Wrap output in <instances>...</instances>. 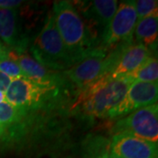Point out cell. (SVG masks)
<instances>
[{
  "label": "cell",
  "instance_id": "obj_3",
  "mask_svg": "<svg viewBox=\"0 0 158 158\" xmlns=\"http://www.w3.org/2000/svg\"><path fill=\"white\" fill-rule=\"evenodd\" d=\"M33 58L51 70H67L77 63L57 31L52 11L31 47Z\"/></svg>",
  "mask_w": 158,
  "mask_h": 158
},
{
  "label": "cell",
  "instance_id": "obj_11",
  "mask_svg": "<svg viewBox=\"0 0 158 158\" xmlns=\"http://www.w3.org/2000/svg\"><path fill=\"white\" fill-rule=\"evenodd\" d=\"M150 55L149 48L140 43L127 44L111 71L113 77H127L141 66Z\"/></svg>",
  "mask_w": 158,
  "mask_h": 158
},
{
  "label": "cell",
  "instance_id": "obj_8",
  "mask_svg": "<svg viewBox=\"0 0 158 158\" xmlns=\"http://www.w3.org/2000/svg\"><path fill=\"white\" fill-rule=\"evenodd\" d=\"M158 83L133 82L124 98L110 112L109 118H116L157 103Z\"/></svg>",
  "mask_w": 158,
  "mask_h": 158
},
{
  "label": "cell",
  "instance_id": "obj_19",
  "mask_svg": "<svg viewBox=\"0 0 158 158\" xmlns=\"http://www.w3.org/2000/svg\"><path fill=\"white\" fill-rule=\"evenodd\" d=\"M23 3L21 0H0V9L17 10Z\"/></svg>",
  "mask_w": 158,
  "mask_h": 158
},
{
  "label": "cell",
  "instance_id": "obj_1",
  "mask_svg": "<svg viewBox=\"0 0 158 158\" xmlns=\"http://www.w3.org/2000/svg\"><path fill=\"white\" fill-rule=\"evenodd\" d=\"M52 12L57 31L77 62L98 49L82 15L71 2H54Z\"/></svg>",
  "mask_w": 158,
  "mask_h": 158
},
{
  "label": "cell",
  "instance_id": "obj_24",
  "mask_svg": "<svg viewBox=\"0 0 158 158\" xmlns=\"http://www.w3.org/2000/svg\"><path fill=\"white\" fill-rule=\"evenodd\" d=\"M99 158H118V157H116V156H113L112 154H110V155H103V156H100Z\"/></svg>",
  "mask_w": 158,
  "mask_h": 158
},
{
  "label": "cell",
  "instance_id": "obj_5",
  "mask_svg": "<svg viewBox=\"0 0 158 158\" xmlns=\"http://www.w3.org/2000/svg\"><path fill=\"white\" fill-rule=\"evenodd\" d=\"M112 133L127 134L147 141H158V106H152L138 109L127 117L116 121L112 128Z\"/></svg>",
  "mask_w": 158,
  "mask_h": 158
},
{
  "label": "cell",
  "instance_id": "obj_4",
  "mask_svg": "<svg viewBox=\"0 0 158 158\" xmlns=\"http://www.w3.org/2000/svg\"><path fill=\"white\" fill-rule=\"evenodd\" d=\"M122 48L119 46L117 51L106 55L102 48L74 64L63 74L77 87L84 89L106 74H110L118 61Z\"/></svg>",
  "mask_w": 158,
  "mask_h": 158
},
{
  "label": "cell",
  "instance_id": "obj_6",
  "mask_svg": "<svg viewBox=\"0 0 158 158\" xmlns=\"http://www.w3.org/2000/svg\"><path fill=\"white\" fill-rule=\"evenodd\" d=\"M56 88L41 85L26 77L13 79L5 93L6 101L27 112L41 106L55 94Z\"/></svg>",
  "mask_w": 158,
  "mask_h": 158
},
{
  "label": "cell",
  "instance_id": "obj_22",
  "mask_svg": "<svg viewBox=\"0 0 158 158\" xmlns=\"http://www.w3.org/2000/svg\"><path fill=\"white\" fill-rule=\"evenodd\" d=\"M6 128L3 126L2 124H0V139L3 137V136L5 135V134H6Z\"/></svg>",
  "mask_w": 158,
  "mask_h": 158
},
{
  "label": "cell",
  "instance_id": "obj_10",
  "mask_svg": "<svg viewBox=\"0 0 158 158\" xmlns=\"http://www.w3.org/2000/svg\"><path fill=\"white\" fill-rule=\"evenodd\" d=\"M80 11L91 24V30H96V36L100 33L103 40L118 7L116 0H94L78 2Z\"/></svg>",
  "mask_w": 158,
  "mask_h": 158
},
{
  "label": "cell",
  "instance_id": "obj_2",
  "mask_svg": "<svg viewBox=\"0 0 158 158\" xmlns=\"http://www.w3.org/2000/svg\"><path fill=\"white\" fill-rule=\"evenodd\" d=\"M128 77H113L106 74L82 89L76 106L90 118H107L110 112L121 101L131 85Z\"/></svg>",
  "mask_w": 158,
  "mask_h": 158
},
{
  "label": "cell",
  "instance_id": "obj_12",
  "mask_svg": "<svg viewBox=\"0 0 158 158\" xmlns=\"http://www.w3.org/2000/svg\"><path fill=\"white\" fill-rule=\"evenodd\" d=\"M0 39L17 55L24 54L28 40L20 32L17 10L0 9Z\"/></svg>",
  "mask_w": 158,
  "mask_h": 158
},
{
  "label": "cell",
  "instance_id": "obj_17",
  "mask_svg": "<svg viewBox=\"0 0 158 158\" xmlns=\"http://www.w3.org/2000/svg\"><path fill=\"white\" fill-rule=\"evenodd\" d=\"M15 55L16 54L13 51H11L9 57L0 61V71L10 77L11 79L25 77L22 70L16 60Z\"/></svg>",
  "mask_w": 158,
  "mask_h": 158
},
{
  "label": "cell",
  "instance_id": "obj_9",
  "mask_svg": "<svg viewBox=\"0 0 158 158\" xmlns=\"http://www.w3.org/2000/svg\"><path fill=\"white\" fill-rule=\"evenodd\" d=\"M111 154L118 158H157V142L127 134H117L112 139Z\"/></svg>",
  "mask_w": 158,
  "mask_h": 158
},
{
  "label": "cell",
  "instance_id": "obj_21",
  "mask_svg": "<svg viewBox=\"0 0 158 158\" xmlns=\"http://www.w3.org/2000/svg\"><path fill=\"white\" fill-rule=\"evenodd\" d=\"M10 54H11V50L6 46L4 45L0 40V61L9 57Z\"/></svg>",
  "mask_w": 158,
  "mask_h": 158
},
{
  "label": "cell",
  "instance_id": "obj_7",
  "mask_svg": "<svg viewBox=\"0 0 158 158\" xmlns=\"http://www.w3.org/2000/svg\"><path fill=\"white\" fill-rule=\"evenodd\" d=\"M137 22L134 1H122L118 4L115 14L103 38V46L106 48L116 44L132 43Z\"/></svg>",
  "mask_w": 158,
  "mask_h": 158
},
{
  "label": "cell",
  "instance_id": "obj_13",
  "mask_svg": "<svg viewBox=\"0 0 158 158\" xmlns=\"http://www.w3.org/2000/svg\"><path fill=\"white\" fill-rule=\"evenodd\" d=\"M15 56L26 78L39 85L54 88H57L58 85L62 84L63 80L61 75L42 66L33 57L27 54H16Z\"/></svg>",
  "mask_w": 158,
  "mask_h": 158
},
{
  "label": "cell",
  "instance_id": "obj_16",
  "mask_svg": "<svg viewBox=\"0 0 158 158\" xmlns=\"http://www.w3.org/2000/svg\"><path fill=\"white\" fill-rule=\"evenodd\" d=\"M26 113L27 112L11 106L8 102H2L0 103V124L7 128L19 123Z\"/></svg>",
  "mask_w": 158,
  "mask_h": 158
},
{
  "label": "cell",
  "instance_id": "obj_23",
  "mask_svg": "<svg viewBox=\"0 0 158 158\" xmlns=\"http://www.w3.org/2000/svg\"><path fill=\"white\" fill-rule=\"evenodd\" d=\"M6 101V96H5V93L4 92H2V91H0V103H2V102Z\"/></svg>",
  "mask_w": 158,
  "mask_h": 158
},
{
  "label": "cell",
  "instance_id": "obj_14",
  "mask_svg": "<svg viewBox=\"0 0 158 158\" xmlns=\"http://www.w3.org/2000/svg\"><path fill=\"white\" fill-rule=\"evenodd\" d=\"M134 34L136 43L142 44L147 48L154 45L157 40L158 11L137 20Z\"/></svg>",
  "mask_w": 158,
  "mask_h": 158
},
{
  "label": "cell",
  "instance_id": "obj_18",
  "mask_svg": "<svg viewBox=\"0 0 158 158\" xmlns=\"http://www.w3.org/2000/svg\"><path fill=\"white\" fill-rule=\"evenodd\" d=\"M137 20L157 12L158 2L156 0H137L134 1Z\"/></svg>",
  "mask_w": 158,
  "mask_h": 158
},
{
  "label": "cell",
  "instance_id": "obj_20",
  "mask_svg": "<svg viewBox=\"0 0 158 158\" xmlns=\"http://www.w3.org/2000/svg\"><path fill=\"white\" fill-rule=\"evenodd\" d=\"M12 80L13 79H11L10 77H8L7 75L0 71V91L6 93Z\"/></svg>",
  "mask_w": 158,
  "mask_h": 158
},
{
  "label": "cell",
  "instance_id": "obj_15",
  "mask_svg": "<svg viewBox=\"0 0 158 158\" xmlns=\"http://www.w3.org/2000/svg\"><path fill=\"white\" fill-rule=\"evenodd\" d=\"M127 77L133 82L157 83L158 62L156 57L149 56L139 68Z\"/></svg>",
  "mask_w": 158,
  "mask_h": 158
}]
</instances>
